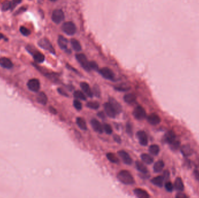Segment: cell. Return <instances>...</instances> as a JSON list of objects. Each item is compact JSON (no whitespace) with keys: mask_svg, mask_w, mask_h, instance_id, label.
Returning <instances> with one entry per match:
<instances>
[{"mask_svg":"<svg viewBox=\"0 0 199 198\" xmlns=\"http://www.w3.org/2000/svg\"><path fill=\"white\" fill-rule=\"evenodd\" d=\"M118 180L125 185H132L134 183V179L131 173L127 170H122L117 175Z\"/></svg>","mask_w":199,"mask_h":198,"instance_id":"cell-1","label":"cell"},{"mask_svg":"<svg viewBox=\"0 0 199 198\" xmlns=\"http://www.w3.org/2000/svg\"><path fill=\"white\" fill-rule=\"evenodd\" d=\"M76 58L78 62L85 70L90 71L91 70L90 66V62H89L87 58L84 54H77L76 55Z\"/></svg>","mask_w":199,"mask_h":198,"instance_id":"cell-2","label":"cell"},{"mask_svg":"<svg viewBox=\"0 0 199 198\" xmlns=\"http://www.w3.org/2000/svg\"><path fill=\"white\" fill-rule=\"evenodd\" d=\"M62 29L65 34L69 36H72L75 34L76 31V26L72 22H65L62 26Z\"/></svg>","mask_w":199,"mask_h":198,"instance_id":"cell-3","label":"cell"},{"mask_svg":"<svg viewBox=\"0 0 199 198\" xmlns=\"http://www.w3.org/2000/svg\"><path fill=\"white\" fill-rule=\"evenodd\" d=\"M38 45L42 48L49 51L50 52H51L53 54H55V50L53 48L52 44L50 42L49 40L47 38H41L40 39L38 42Z\"/></svg>","mask_w":199,"mask_h":198,"instance_id":"cell-4","label":"cell"},{"mask_svg":"<svg viewBox=\"0 0 199 198\" xmlns=\"http://www.w3.org/2000/svg\"><path fill=\"white\" fill-rule=\"evenodd\" d=\"M165 139L167 142L170 144L172 148H178L179 146V142L176 141V135L172 131H169L165 135Z\"/></svg>","mask_w":199,"mask_h":198,"instance_id":"cell-5","label":"cell"},{"mask_svg":"<svg viewBox=\"0 0 199 198\" xmlns=\"http://www.w3.org/2000/svg\"><path fill=\"white\" fill-rule=\"evenodd\" d=\"M133 115L136 119L141 120L146 118V112L142 106L139 105L134 108L133 112Z\"/></svg>","mask_w":199,"mask_h":198,"instance_id":"cell-6","label":"cell"},{"mask_svg":"<svg viewBox=\"0 0 199 198\" xmlns=\"http://www.w3.org/2000/svg\"><path fill=\"white\" fill-rule=\"evenodd\" d=\"M51 17L54 23L58 24L64 19L65 15L64 12L61 9H56L53 11Z\"/></svg>","mask_w":199,"mask_h":198,"instance_id":"cell-7","label":"cell"},{"mask_svg":"<svg viewBox=\"0 0 199 198\" xmlns=\"http://www.w3.org/2000/svg\"><path fill=\"white\" fill-rule=\"evenodd\" d=\"M99 73L105 79L113 81L115 78L114 72L108 67H103L99 70Z\"/></svg>","mask_w":199,"mask_h":198,"instance_id":"cell-8","label":"cell"},{"mask_svg":"<svg viewBox=\"0 0 199 198\" xmlns=\"http://www.w3.org/2000/svg\"><path fill=\"white\" fill-rule=\"evenodd\" d=\"M29 89L33 92H37L40 88V83L39 80L33 78L27 82V84Z\"/></svg>","mask_w":199,"mask_h":198,"instance_id":"cell-9","label":"cell"},{"mask_svg":"<svg viewBox=\"0 0 199 198\" xmlns=\"http://www.w3.org/2000/svg\"><path fill=\"white\" fill-rule=\"evenodd\" d=\"M118 154L123 161V162L126 164L131 165L132 163V159L130 155L125 150H120L119 152H118Z\"/></svg>","mask_w":199,"mask_h":198,"instance_id":"cell-10","label":"cell"},{"mask_svg":"<svg viewBox=\"0 0 199 198\" xmlns=\"http://www.w3.org/2000/svg\"><path fill=\"white\" fill-rule=\"evenodd\" d=\"M104 111L108 116H109L111 118H115L117 113L114 109L113 108V106L111 105V104L109 102L105 103L104 104Z\"/></svg>","mask_w":199,"mask_h":198,"instance_id":"cell-11","label":"cell"},{"mask_svg":"<svg viewBox=\"0 0 199 198\" xmlns=\"http://www.w3.org/2000/svg\"><path fill=\"white\" fill-rule=\"evenodd\" d=\"M108 101H109V103L111 104V105L117 114H119L122 112V106L115 99L112 97H110L108 98Z\"/></svg>","mask_w":199,"mask_h":198,"instance_id":"cell-12","label":"cell"},{"mask_svg":"<svg viewBox=\"0 0 199 198\" xmlns=\"http://www.w3.org/2000/svg\"><path fill=\"white\" fill-rule=\"evenodd\" d=\"M137 137L139 143L142 146H146L148 143V138L146 133L143 131H139L137 132Z\"/></svg>","mask_w":199,"mask_h":198,"instance_id":"cell-13","label":"cell"},{"mask_svg":"<svg viewBox=\"0 0 199 198\" xmlns=\"http://www.w3.org/2000/svg\"><path fill=\"white\" fill-rule=\"evenodd\" d=\"M90 123L91 125L92 128L96 132H98L99 134H102L103 132V127L101 125L99 121L95 119H93L90 121Z\"/></svg>","mask_w":199,"mask_h":198,"instance_id":"cell-14","label":"cell"},{"mask_svg":"<svg viewBox=\"0 0 199 198\" xmlns=\"http://www.w3.org/2000/svg\"><path fill=\"white\" fill-rule=\"evenodd\" d=\"M147 121L150 125L155 126L161 122V119L158 115L155 113H152L147 117Z\"/></svg>","mask_w":199,"mask_h":198,"instance_id":"cell-15","label":"cell"},{"mask_svg":"<svg viewBox=\"0 0 199 198\" xmlns=\"http://www.w3.org/2000/svg\"><path fill=\"white\" fill-rule=\"evenodd\" d=\"M80 86L82 90L84 92V93L87 95V97H90V98L93 97V91L90 88L89 84H87L86 82H82L80 84Z\"/></svg>","mask_w":199,"mask_h":198,"instance_id":"cell-16","label":"cell"},{"mask_svg":"<svg viewBox=\"0 0 199 198\" xmlns=\"http://www.w3.org/2000/svg\"><path fill=\"white\" fill-rule=\"evenodd\" d=\"M134 195L139 198H148L150 195L148 192L140 188H136L134 191Z\"/></svg>","mask_w":199,"mask_h":198,"instance_id":"cell-17","label":"cell"},{"mask_svg":"<svg viewBox=\"0 0 199 198\" xmlns=\"http://www.w3.org/2000/svg\"><path fill=\"white\" fill-rule=\"evenodd\" d=\"M0 66L5 69H11L13 67V64L10 59L6 58H0Z\"/></svg>","mask_w":199,"mask_h":198,"instance_id":"cell-18","label":"cell"},{"mask_svg":"<svg viewBox=\"0 0 199 198\" xmlns=\"http://www.w3.org/2000/svg\"><path fill=\"white\" fill-rule=\"evenodd\" d=\"M37 101L39 104L43 105H46L47 103L48 98L45 93L41 92L38 94L37 97Z\"/></svg>","mask_w":199,"mask_h":198,"instance_id":"cell-19","label":"cell"},{"mask_svg":"<svg viewBox=\"0 0 199 198\" xmlns=\"http://www.w3.org/2000/svg\"><path fill=\"white\" fill-rule=\"evenodd\" d=\"M34 60L37 63H42L45 59L44 55L39 51H34L33 54Z\"/></svg>","mask_w":199,"mask_h":198,"instance_id":"cell-20","label":"cell"},{"mask_svg":"<svg viewBox=\"0 0 199 198\" xmlns=\"http://www.w3.org/2000/svg\"><path fill=\"white\" fill-rule=\"evenodd\" d=\"M164 178L163 176H157L151 180V183L158 187H162L164 184Z\"/></svg>","mask_w":199,"mask_h":198,"instance_id":"cell-21","label":"cell"},{"mask_svg":"<svg viewBox=\"0 0 199 198\" xmlns=\"http://www.w3.org/2000/svg\"><path fill=\"white\" fill-rule=\"evenodd\" d=\"M58 44L60 46V47L64 50H67L68 49V41L67 39L64 37L60 36L58 40Z\"/></svg>","mask_w":199,"mask_h":198,"instance_id":"cell-22","label":"cell"},{"mask_svg":"<svg viewBox=\"0 0 199 198\" xmlns=\"http://www.w3.org/2000/svg\"><path fill=\"white\" fill-rule=\"evenodd\" d=\"M136 167L137 170L140 171V173H141L142 174H147L148 173L147 168L142 163L140 162L139 161L136 162Z\"/></svg>","mask_w":199,"mask_h":198,"instance_id":"cell-23","label":"cell"},{"mask_svg":"<svg viewBox=\"0 0 199 198\" xmlns=\"http://www.w3.org/2000/svg\"><path fill=\"white\" fill-rule=\"evenodd\" d=\"M181 152L184 156L187 157L189 156L192 154V149L190 146L188 145H185L182 146L181 148Z\"/></svg>","mask_w":199,"mask_h":198,"instance_id":"cell-24","label":"cell"},{"mask_svg":"<svg viewBox=\"0 0 199 198\" xmlns=\"http://www.w3.org/2000/svg\"><path fill=\"white\" fill-rule=\"evenodd\" d=\"M141 159L143 160V162H144L147 164H151L153 163L154 162V159L152 156L150 155L146 154V153H143L141 155Z\"/></svg>","mask_w":199,"mask_h":198,"instance_id":"cell-25","label":"cell"},{"mask_svg":"<svg viewBox=\"0 0 199 198\" xmlns=\"http://www.w3.org/2000/svg\"><path fill=\"white\" fill-rule=\"evenodd\" d=\"M124 99L126 103L128 104H132L136 101V97L133 94H128L124 96Z\"/></svg>","mask_w":199,"mask_h":198,"instance_id":"cell-26","label":"cell"},{"mask_svg":"<svg viewBox=\"0 0 199 198\" xmlns=\"http://www.w3.org/2000/svg\"><path fill=\"white\" fill-rule=\"evenodd\" d=\"M164 167V162L162 160H159L154 164L153 169H154V172L160 173Z\"/></svg>","mask_w":199,"mask_h":198,"instance_id":"cell-27","label":"cell"},{"mask_svg":"<svg viewBox=\"0 0 199 198\" xmlns=\"http://www.w3.org/2000/svg\"><path fill=\"white\" fill-rule=\"evenodd\" d=\"M174 186L176 190L179 191H182L184 189V185L182 180L181 178H177L175 180Z\"/></svg>","mask_w":199,"mask_h":198,"instance_id":"cell-28","label":"cell"},{"mask_svg":"<svg viewBox=\"0 0 199 198\" xmlns=\"http://www.w3.org/2000/svg\"><path fill=\"white\" fill-rule=\"evenodd\" d=\"M76 124L78 127L82 130H87V126L86 122L81 118H77L76 119Z\"/></svg>","mask_w":199,"mask_h":198,"instance_id":"cell-29","label":"cell"},{"mask_svg":"<svg viewBox=\"0 0 199 198\" xmlns=\"http://www.w3.org/2000/svg\"><path fill=\"white\" fill-rule=\"evenodd\" d=\"M70 43H71V44L72 45V47L73 48V50L75 51H77V52H79L82 50V47H81V45L79 43V41L75 38H73L70 41Z\"/></svg>","mask_w":199,"mask_h":198,"instance_id":"cell-30","label":"cell"},{"mask_svg":"<svg viewBox=\"0 0 199 198\" xmlns=\"http://www.w3.org/2000/svg\"><path fill=\"white\" fill-rule=\"evenodd\" d=\"M148 150L151 155L156 156L160 152V147L157 145H151L150 146Z\"/></svg>","mask_w":199,"mask_h":198,"instance_id":"cell-31","label":"cell"},{"mask_svg":"<svg viewBox=\"0 0 199 198\" xmlns=\"http://www.w3.org/2000/svg\"><path fill=\"white\" fill-rule=\"evenodd\" d=\"M74 97L76 99H81L82 101H86V95L81 91H75L74 94H73Z\"/></svg>","mask_w":199,"mask_h":198,"instance_id":"cell-32","label":"cell"},{"mask_svg":"<svg viewBox=\"0 0 199 198\" xmlns=\"http://www.w3.org/2000/svg\"><path fill=\"white\" fill-rule=\"evenodd\" d=\"M107 157L111 162L113 163H118L119 162L118 158L114 153H107Z\"/></svg>","mask_w":199,"mask_h":198,"instance_id":"cell-33","label":"cell"},{"mask_svg":"<svg viewBox=\"0 0 199 198\" xmlns=\"http://www.w3.org/2000/svg\"><path fill=\"white\" fill-rule=\"evenodd\" d=\"M87 108L92 109H97L100 107V104L97 102H89L86 104Z\"/></svg>","mask_w":199,"mask_h":198,"instance_id":"cell-34","label":"cell"},{"mask_svg":"<svg viewBox=\"0 0 199 198\" xmlns=\"http://www.w3.org/2000/svg\"><path fill=\"white\" fill-rule=\"evenodd\" d=\"M93 93L96 97L100 98L101 97V91L98 85H94L93 88Z\"/></svg>","mask_w":199,"mask_h":198,"instance_id":"cell-35","label":"cell"},{"mask_svg":"<svg viewBox=\"0 0 199 198\" xmlns=\"http://www.w3.org/2000/svg\"><path fill=\"white\" fill-rule=\"evenodd\" d=\"M12 2L9 1H5L2 5V10L3 11H6L9 9H11Z\"/></svg>","mask_w":199,"mask_h":198,"instance_id":"cell-36","label":"cell"},{"mask_svg":"<svg viewBox=\"0 0 199 198\" xmlns=\"http://www.w3.org/2000/svg\"><path fill=\"white\" fill-rule=\"evenodd\" d=\"M103 127L104 131L107 134H111L113 133V129L110 125L107 123H105L103 125Z\"/></svg>","mask_w":199,"mask_h":198,"instance_id":"cell-37","label":"cell"},{"mask_svg":"<svg viewBox=\"0 0 199 198\" xmlns=\"http://www.w3.org/2000/svg\"><path fill=\"white\" fill-rule=\"evenodd\" d=\"M20 31L22 33V34H23L25 36H28L30 34L31 31L30 30H29L28 29L26 28L24 26H21L20 28Z\"/></svg>","mask_w":199,"mask_h":198,"instance_id":"cell-38","label":"cell"},{"mask_svg":"<svg viewBox=\"0 0 199 198\" xmlns=\"http://www.w3.org/2000/svg\"><path fill=\"white\" fill-rule=\"evenodd\" d=\"M115 90L119 91H128L129 90H130V87L127 85H118L117 87H115Z\"/></svg>","mask_w":199,"mask_h":198,"instance_id":"cell-39","label":"cell"},{"mask_svg":"<svg viewBox=\"0 0 199 198\" xmlns=\"http://www.w3.org/2000/svg\"><path fill=\"white\" fill-rule=\"evenodd\" d=\"M73 106L75 108L77 111H80L82 109V104L77 99H75L73 101Z\"/></svg>","mask_w":199,"mask_h":198,"instance_id":"cell-40","label":"cell"},{"mask_svg":"<svg viewBox=\"0 0 199 198\" xmlns=\"http://www.w3.org/2000/svg\"><path fill=\"white\" fill-rule=\"evenodd\" d=\"M165 188L166 190H167L168 192H172L173 190H174V185H173V184H172L171 182H169V181L167 182V183H165Z\"/></svg>","mask_w":199,"mask_h":198,"instance_id":"cell-41","label":"cell"},{"mask_svg":"<svg viewBox=\"0 0 199 198\" xmlns=\"http://www.w3.org/2000/svg\"><path fill=\"white\" fill-rule=\"evenodd\" d=\"M90 68L91 69H93L95 70H97L98 69V65L95 62H90Z\"/></svg>","mask_w":199,"mask_h":198,"instance_id":"cell-42","label":"cell"},{"mask_svg":"<svg viewBox=\"0 0 199 198\" xmlns=\"http://www.w3.org/2000/svg\"><path fill=\"white\" fill-rule=\"evenodd\" d=\"M127 132L130 135H131L132 134V126L130 123H127Z\"/></svg>","mask_w":199,"mask_h":198,"instance_id":"cell-43","label":"cell"},{"mask_svg":"<svg viewBox=\"0 0 199 198\" xmlns=\"http://www.w3.org/2000/svg\"><path fill=\"white\" fill-rule=\"evenodd\" d=\"M114 139L115 142H117V143H120L121 142V137L118 135H114Z\"/></svg>","mask_w":199,"mask_h":198,"instance_id":"cell-44","label":"cell"},{"mask_svg":"<svg viewBox=\"0 0 199 198\" xmlns=\"http://www.w3.org/2000/svg\"><path fill=\"white\" fill-rule=\"evenodd\" d=\"M58 92H59L60 94H61L62 95L65 96V97H68V94H66V92H65V91H64V90H63L62 88H58Z\"/></svg>","mask_w":199,"mask_h":198,"instance_id":"cell-45","label":"cell"},{"mask_svg":"<svg viewBox=\"0 0 199 198\" xmlns=\"http://www.w3.org/2000/svg\"><path fill=\"white\" fill-rule=\"evenodd\" d=\"M97 116L101 119H104L105 118V115L103 112H100L97 113Z\"/></svg>","mask_w":199,"mask_h":198,"instance_id":"cell-46","label":"cell"},{"mask_svg":"<svg viewBox=\"0 0 199 198\" xmlns=\"http://www.w3.org/2000/svg\"><path fill=\"white\" fill-rule=\"evenodd\" d=\"M49 110H50V112H51V113L54 114V115H56V114L57 113V110H56L54 108H53V107H52V106H50V107H49Z\"/></svg>","mask_w":199,"mask_h":198,"instance_id":"cell-47","label":"cell"},{"mask_svg":"<svg viewBox=\"0 0 199 198\" xmlns=\"http://www.w3.org/2000/svg\"><path fill=\"white\" fill-rule=\"evenodd\" d=\"M176 197L178 198H187L188 197L184 194H178V195H176Z\"/></svg>","mask_w":199,"mask_h":198,"instance_id":"cell-48","label":"cell"},{"mask_svg":"<svg viewBox=\"0 0 199 198\" xmlns=\"http://www.w3.org/2000/svg\"><path fill=\"white\" fill-rule=\"evenodd\" d=\"M26 9V8H25V7H22L21 8H20L16 12V14H18V13H20V12H23L24 11H25Z\"/></svg>","mask_w":199,"mask_h":198,"instance_id":"cell-49","label":"cell"},{"mask_svg":"<svg viewBox=\"0 0 199 198\" xmlns=\"http://www.w3.org/2000/svg\"><path fill=\"white\" fill-rule=\"evenodd\" d=\"M195 177L199 180V171H197V170H195Z\"/></svg>","mask_w":199,"mask_h":198,"instance_id":"cell-50","label":"cell"},{"mask_svg":"<svg viewBox=\"0 0 199 198\" xmlns=\"http://www.w3.org/2000/svg\"><path fill=\"white\" fill-rule=\"evenodd\" d=\"M22 0H12V2L13 3H15V5H16V4H18V3H20V2H22Z\"/></svg>","mask_w":199,"mask_h":198,"instance_id":"cell-51","label":"cell"},{"mask_svg":"<svg viewBox=\"0 0 199 198\" xmlns=\"http://www.w3.org/2000/svg\"><path fill=\"white\" fill-rule=\"evenodd\" d=\"M4 38H5V36L2 34H1V33H0V40H1V39H4Z\"/></svg>","mask_w":199,"mask_h":198,"instance_id":"cell-52","label":"cell"},{"mask_svg":"<svg viewBox=\"0 0 199 198\" xmlns=\"http://www.w3.org/2000/svg\"><path fill=\"white\" fill-rule=\"evenodd\" d=\"M50 1H52V2H55V1H57V0H50Z\"/></svg>","mask_w":199,"mask_h":198,"instance_id":"cell-53","label":"cell"}]
</instances>
